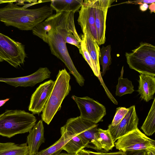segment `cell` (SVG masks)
<instances>
[{
    "label": "cell",
    "mask_w": 155,
    "mask_h": 155,
    "mask_svg": "<svg viewBox=\"0 0 155 155\" xmlns=\"http://www.w3.org/2000/svg\"><path fill=\"white\" fill-rule=\"evenodd\" d=\"M14 2L8 3L0 8V21L8 26H12L21 30H32L53 15V9L47 5L30 9L27 8V6L34 5L33 3L20 7Z\"/></svg>",
    "instance_id": "obj_1"
},
{
    "label": "cell",
    "mask_w": 155,
    "mask_h": 155,
    "mask_svg": "<svg viewBox=\"0 0 155 155\" xmlns=\"http://www.w3.org/2000/svg\"><path fill=\"white\" fill-rule=\"evenodd\" d=\"M34 114L21 110H6L0 114V135L10 138L29 132L36 124Z\"/></svg>",
    "instance_id": "obj_2"
},
{
    "label": "cell",
    "mask_w": 155,
    "mask_h": 155,
    "mask_svg": "<svg viewBox=\"0 0 155 155\" xmlns=\"http://www.w3.org/2000/svg\"><path fill=\"white\" fill-rule=\"evenodd\" d=\"M70 78V74L65 68L59 71L54 87L41 115L42 120L48 125L60 110L63 101L71 91Z\"/></svg>",
    "instance_id": "obj_3"
},
{
    "label": "cell",
    "mask_w": 155,
    "mask_h": 155,
    "mask_svg": "<svg viewBox=\"0 0 155 155\" xmlns=\"http://www.w3.org/2000/svg\"><path fill=\"white\" fill-rule=\"evenodd\" d=\"M127 61L130 68L140 74L155 76V47L142 42L131 52H126Z\"/></svg>",
    "instance_id": "obj_4"
},
{
    "label": "cell",
    "mask_w": 155,
    "mask_h": 155,
    "mask_svg": "<svg viewBox=\"0 0 155 155\" xmlns=\"http://www.w3.org/2000/svg\"><path fill=\"white\" fill-rule=\"evenodd\" d=\"M43 41L48 45L51 54L64 63L79 85L83 86L85 80L74 66L68 53L66 43L56 28L49 32Z\"/></svg>",
    "instance_id": "obj_5"
},
{
    "label": "cell",
    "mask_w": 155,
    "mask_h": 155,
    "mask_svg": "<svg viewBox=\"0 0 155 155\" xmlns=\"http://www.w3.org/2000/svg\"><path fill=\"white\" fill-rule=\"evenodd\" d=\"M82 140L85 147L104 152L96 138L98 124L84 120L79 116L68 119L64 125Z\"/></svg>",
    "instance_id": "obj_6"
},
{
    "label": "cell",
    "mask_w": 155,
    "mask_h": 155,
    "mask_svg": "<svg viewBox=\"0 0 155 155\" xmlns=\"http://www.w3.org/2000/svg\"><path fill=\"white\" fill-rule=\"evenodd\" d=\"M26 57L24 45L0 33V62L5 61L17 68L24 64Z\"/></svg>",
    "instance_id": "obj_7"
},
{
    "label": "cell",
    "mask_w": 155,
    "mask_h": 155,
    "mask_svg": "<svg viewBox=\"0 0 155 155\" xmlns=\"http://www.w3.org/2000/svg\"><path fill=\"white\" fill-rule=\"evenodd\" d=\"M80 110V117L81 118L97 124L103 121L106 114V109L102 104L88 97H79L71 96Z\"/></svg>",
    "instance_id": "obj_8"
},
{
    "label": "cell",
    "mask_w": 155,
    "mask_h": 155,
    "mask_svg": "<svg viewBox=\"0 0 155 155\" xmlns=\"http://www.w3.org/2000/svg\"><path fill=\"white\" fill-rule=\"evenodd\" d=\"M114 143L116 149L127 150H146L155 147V141L137 129L121 137Z\"/></svg>",
    "instance_id": "obj_9"
},
{
    "label": "cell",
    "mask_w": 155,
    "mask_h": 155,
    "mask_svg": "<svg viewBox=\"0 0 155 155\" xmlns=\"http://www.w3.org/2000/svg\"><path fill=\"white\" fill-rule=\"evenodd\" d=\"M139 118L135 105L129 108V110L124 118L117 125L113 126L109 124L108 129L110 131L115 142L121 137L138 128Z\"/></svg>",
    "instance_id": "obj_10"
},
{
    "label": "cell",
    "mask_w": 155,
    "mask_h": 155,
    "mask_svg": "<svg viewBox=\"0 0 155 155\" xmlns=\"http://www.w3.org/2000/svg\"><path fill=\"white\" fill-rule=\"evenodd\" d=\"M112 0H94L95 25L97 35L98 45L104 44L105 41L106 21L107 12Z\"/></svg>",
    "instance_id": "obj_11"
},
{
    "label": "cell",
    "mask_w": 155,
    "mask_h": 155,
    "mask_svg": "<svg viewBox=\"0 0 155 155\" xmlns=\"http://www.w3.org/2000/svg\"><path fill=\"white\" fill-rule=\"evenodd\" d=\"M55 81L50 80L41 84L32 94L28 110L33 114H39L47 102L54 84Z\"/></svg>",
    "instance_id": "obj_12"
},
{
    "label": "cell",
    "mask_w": 155,
    "mask_h": 155,
    "mask_svg": "<svg viewBox=\"0 0 155 155\" xmlns=\"http://www.w3.org/2000/svg\"><path fill=\"white\" fill-rule=\"evenodd\" d=\"M94 0H85L79 11L78 21L83 33L88 31L97 42V35L95 22Z\"/></svg>",
    "instance_id": "obj_13"
},
{
    "label": "cell",
    "mask_w": 155,
    "mask_h": 155,
    "mask_svg": "<svg viewBox=\"0 0 155 155\" xmlns=\"http://www.w3.org/2000/svg\"><path fill=\"white\" fill-rule=\"evenodd\" d=\"M51 72L47 67L40 68L31 74L15 78H0V82L15 87H33L50 77Z\"/></svg>",
    "instance_id": "obj_14"
},
{
    "label": "cell",
    "mask_w": 155,
    "mask_h": 155,
    "mask_svg": "<svg viewBox=\"0 0 155 155\" xmlns=\"http://www.w3.org/2000/svg\"><path fill=\"white\" fill-rule=\"evenodd\" d=\"M44 127L42 120H39L29 131L27 137V143L28 155H35L38 153L39 147L45 141Z\"/></svg>",
    "instance_id": "obj_15"
},
{
    "label": "cell",
    "mask_w": 155,
    "mask_h": 155,
    "mask_svg": "<svg viewBox=\"0 0 155 155\" xmlns=\"http://www.w3.org/2000/svg\"><path fill=\"white\" fill-rule=\"evenodd\" d=\"M87 49L89 54L94 69V74L98 78L101 77L99 63L100 48L97 42L90 32L86 30L83 33Z\"/></svg>",
    "instance_id": "obj_16"
},
{
    "label": "cell",
    "mask_w": 155,
    "mask_h": 155,
    "mask_svg": "<svg viewBox=\"0 0 155 155\" xmlns=\"http://www.w3.org/2000/svg\"><path fill=\"white\" fill-rule=\"evenodd\" d=\"M137 91L141 100L146 102L153 99L155 93V76L147 74H140Z\"/></svg>",
    "instance_id": "obj_17"
},
{
    "label": "cell",
    "mask_w": 155,
    "mask_h": 155,
    "mask_svg": "<svg viewBox=\"0 0 155 155\" xmlns=\"http://www.w3.org/2000/svg\"><path fill=\"white\" fill-rule=\"evenodd\" d=\"M60 132L63 133L68 141L63 148L68 153L76 155L85 147L81 138L71 130L65 125L61 128Z\"/></svg>",
    "instance_id": "obj_18"
},
{
    "label": "cell",
    "mask_w": 155,
    "mask_h": 155,
    "mask_svg": "<svg viewBox=\"0 0 155 155\" xmlns=\"http://www.w3.org/2000/svg\"><path fill=\"white\" fill-rule=\"evenodd\" d=\"M61 13H56L39 23L32 30L33 34L43 40L49 32L56 27Z\"/></svg>",
    "instance_id": "obj_19"
},
{
    "label": "cell",
    "mask_w": 155,
    "mask_h": 155,
    "mask_svg": "<svg viewBox=\"0 0 155 155\" xmlns=\"http://www.w3.org/2000/svg\"><path fill=\"white\" fill-rule=\"evenodd\" d=\"M50 6L56 13L62 12L75 13L81 8L83 0H54L51 1Z\"/></svg>",
    "instance_id": "obj_20"
},
{
    "label": "cell",
    "mask_w": 155,
    "mask_h": 155,
    "mask_svg": "<svg viewBox=\"0 0 155 155\" xmlns=\"http://www.w3.org/2000/svg\"><path fill=\"white\" fill-rule=\"evenodd\" d=\"M27 143L20 144L12 142H0V155H28Z\"/></svg>",
    "instance_id": "obj_21"
},
{
    "label": "cell",
    "mask_w": 155,
    "mask_h": 155,
    "mask_svg": "<svg viewBox=\"0 0 155 155\" xmlns=\"http://www.w3.org/2000/svg\"><path fill=\"white\" fill-rule=\"evenodd\" d=\"M96 136L97 140L104 152L112 150L115 146L114 142L108 129H98Z\"/></svg>",
    "instance_id": "obj_22"
},
{
    "label": "cell",
    "mask_w": 155,
    "mask_h": 155,
    "mask_svg": "<svg viewBox=\"0 0 155 155\" xmlns=\"http://www.w3.org/2000/svg\"><path fill=\"white\" fill-rule=\"evenodd\" d=\"M123 66L121 72V75L118 78V82L116 86L115 94L119 97L127 94H131L134 91L132 81L127 78H123Z\"/></svg>",
    "instance_id": "obj_23"
},
{
    "label": "cell",
    "mask_w": 155,
    "mask_h": 155,
    "mask_svg": "<svg viewBox=\"0 0 155 155\" xmlns=\"http://www.w3.org/2000/svg\"><path fill=\"white\" fill-rule=\"evenodd\" d=\"M141 129L148 136L152 135L155 132V98Z\"/></svg>",
    "instance_id": "obj_24"
},
{
    "label": "cell",
    "mask_w": 155,
    "mask_h": 155,
    "mask_svg": "<svg viewBox=\"0 0 155 155\" xmlns=\"http://www.w3.org/2000/svg\"><path fill=\"white\" fill-rule=\"evenodd\" d=\"M60 138L48 147L43 150L36 154L37 155H58L63 150V148L68 141L65 134L61 132Z\"/></svg>",
    "instance_id": "obj_25"
},
{
    "label": "cell",
    "mask_w": 155,
    "mask_h": 155,
    "mask_svg": "<svg viewBox=\"0 0 155 155\" xmlns=\"http://www.w3.org/2000/svg\"><path fill=\"white\" fill-rule=\"evenodd\" d=\"M111 46L108 45L106 47L103 46L100 49V55L99 63L102 66V76L105 74L106 72L109 69V66L111 64V58L110 55Z\"/></svg>",
    "instance_id": "obj_26"
},
{
    "label": "cell",
    "mask_w": 155,
    "mask_h": 155,
    "mask_svg": "<svg viewBox=\"0 0 155 155\" xmlns=\"http://www.w3.org/2000/svg\"><path fill=\"white\" fill-rule=\"evenodd\" d=\"M81 39L80 48L78 49L79 53L82 55L83 57L87 61L94 73V69L90 56L86 48L85 38L84 35H82Z\"/></svg>",
    "instance_id": "obj_27"
},
{
    "label": "cell",
    "mask_w": 155,
    "mask_h": 155,
    "mask_svg": "<svg viewBox=\"0 0 155 155\" xmlns=\"http://www.w3.org/2000/svg\"><path fill=\"white\" fill-rule=\"evenodd\" d=\"M129 110V108L120 107L117 108L115 115L111 123L112 126H115L118 125L124 118Z\"/></svg>",
    "instance_id": "obj_28"
},
{
    "label": "cell",
    "mask_w": 155,
    "mask_h": 155,
    "mask_svg": "<svg viewBox=\"0 0 155 155\" xmlns=\"http://www.w3.org/2000/svg\"><path fill=\"white\" fill-rule=\"evenodd\" d=\"M90 155H124V152L119 150L114 152L105 153L102 152H95L87 150Z\"/></svg>",
    "instance_id": "obj_29"
},
{
    "label": "cell",
    "mask_w": 155,
    "mask_h": 155,
    "mask_svg": "<svg viewBox=\"0 0 155 155\" xmlns=\"http://www.w3.org/2000/svg\"><path fill=\"white\" fill-rule=\"evenodd\" d=\"M123 152L124 155H145L146 150H127Z\"/></svg>",
    "instance_id": "obj_30"
},
{
    "label": "cell",
    "mask_w": 155,
    "mask_h": 155,
    "mask_svg": "<svg viewBox=\"0 0 155 155\" xmlns=\"http://www.w3.org/2000/svg\"><path fill=\"white\" fill-rule=\"evenodd\" d=\"M155 0H140L134 1H129L125 2L126 3H132L135 4L142 5L143 3L150 4L154 3Z\"/></svg>",
    "instance_id": "obj_31"
},
{
    "label": "cell",
    "mask_w": 155,
    "mask_h": 155,
    "mask_svg": "<svg viewBox=\"0 0 155 155\" xmlns=\"http://www.w3.org/2000/svg\"><path fill=\"white\" fill-rule=\"evenodd\" d=\"M145 155H155V147L146 150Z\"/></svg>",
    "instance_id": "obj_32"
},
{
    "label": "cell",
    "mask_w": 155,
    "mask_h": 155,
    "mask_svg": "<svg viewBox=\"0 0 155 155\" xmlns=\"http://www.w3.org/2000/svg\"><path fill=\"white\" fill-rule=\"evenodd\" d=\"M148 7L149 6L147 4L143 3L140 5V9L141 11H144L147 9Z\"/></svg>",
    "instance_id": "obj_33"
},
{
    "label": "cell",
    "mask_w": 155,
    "mask_h": 155,
    "mask_svg": "<svg viewBox=\"0 0 155 155\" xmlns=\"http://www.w3.org/2000/svg\"><path fill=\"white\" fill-rule=\"evenodd\" d=\"M76 155H90L87 150L83 149Z\"/></svg>",
    "instance_id": "obj_34"
},
{
    "label": "cell",
    "mask_w": 155,
    "mask_h": 155,
    "mask_svg": "<svg viewBox=\"0 0 155 155\" xmlns=\"http://www.w3.org/2000/svg\"><path fill=\"white\" fill-rule=\"evenodd\" d=\"M155 4L154 3H152L149 6V8L151 13L152 12H155Z\"/></svg>",
    "instance_id": "obj_35"
},
{
    "label": "cell",
    "mask_w": 155,
    "mask_h": 155,
    "mask_svg": "<svg viewBox=\"0 0 155 155\" xmlns=\"http://www.w3.org/2000/svg\"><path fill=\"white\" fill-rule=\"evenodd\" d=\"M16 0H0V4L4 3H8L11 2H16Z\"/></svg>",
    "instance_id": "obj_36"
},
{
    "label": "cell",
    "mask_w": 155,
    "mask_h": 155,
    "mask_svg": "<svg viewBox=\"0 0 155 155\" xmlns=\"http://www.w3.org/2000/svg\"><path fill=\"white\" fill-rule=\"evenodd\" d=\"M9 98L0 100V107L3 106L7 101L9 100Z\"/></svg>",
    "instance_id": "obj_37"
},
{
    "label": "cell",
    "mask_w": 155,
    "mask_h": 155,
    "mask_svg": "<svg viewBox=\"0 0 155 155\" xmlns=\"http://www.w3.org/2000/svg\"><path fill=\"white\" fill-rule=\"evenodd\" d=\"M58 155H76L75 154H70L68 153H61L59 154Z\"/></svg>",
    "instance_id": "obj_38"
},
{
    "label": "cell",
    "mask_w": 155,
    "mask_h": 155,
    "mask_svg": "<svg viewBox=\"0 0 155 155\" xmlns=\"http://www.w3.org/2000/svg\"><path fill=\"white\" fill-rule=\"evenodd\" d=\"M35 155H37V154H35Z\"/></svg>",
    "instance_id": "obj_39"
}]
</instances>
